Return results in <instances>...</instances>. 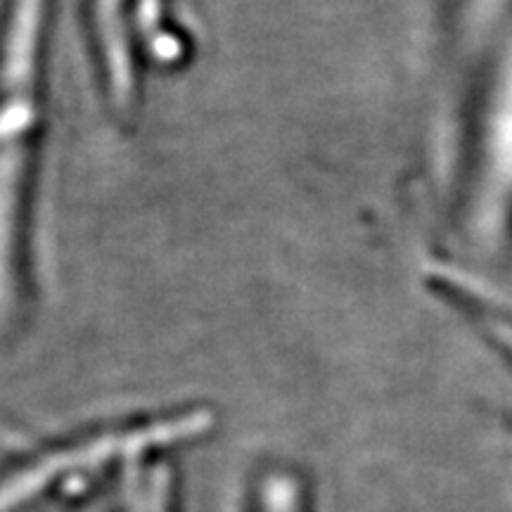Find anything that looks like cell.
<instances>
[{
    "label": "cell",
    "instance_id": "obj_1",
    "mask_svg": "<svg viewBox=\"0 0 512 512\" xmlns=\"http://www.w3.org/2000/svg\"><path fill=\"white\" fill-rule=\"evenodd\" d=\"M249 512H311L304 477L283 465L268 467L256 479Z\"/></svg>",
    "mask_w": 512,
    "mask_h": 512
}]
</instances>
